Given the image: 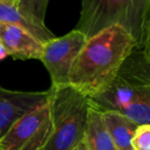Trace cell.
Masks as SVG:
<instances>
[{"label":"cell","mask_w":150,"mask_h":150,"mask_svg":"<svg viewBox=\"0 0 150 150\" xmlns=\"http://www.w3.org/2000/svg\"><path fill=\"white\" fill-rule=\"evenodd\" d=\"M135 39L119 26H112L86 40L75 60L69 84L90 98L103 91L136 47Z\"/></svg>","instance_id":"1"},{"label":"cell","mask_w":150,"mask_h":150,"mask_svg":"<svg viewBox=\"0 0 150 150\" xmlns=\"http://www.w3.org/2000/svg\"><path fill=\"white\" fill-rule=\"evenodd\" d=\"M91 105L113 111L140 125H150V48L136 46L111 82L95 96Z\"/></svg>","instance_id":"2"},{"label":"cell","mask_w":150,"mask_h":150,"mask_svg":"<svg viewBox=\"0 0 150 150\" xmlns=\"http://www.w3.org/2000/svg\"><path fill=\"white\" fill-rule=\"evenodd\" d=\"M112 26L125 29L138 46L150 48V0H81L75 29L88 39Z\"/></svg>","instance_id":"3"},{"label":"cell","mask_w":150,"mask_h":150,"mask_svg":"<svg viewBox=\"0 0 150 150\" xmlns=\"http://www.w3.org/2000/svg\"><path fill=\"white\" fill-rule=\"evenodd\" d=\"M50 136L43 150H72L84 139L90 98L70 84L50 86Z\"/></svg>","instance_id":"4"},{"label":"cell","mask_w":150,"mask_h":150,"mask_svg":"<svg viewBox=\"0 0 150 150\" xmlns=\"http://www.w3.org/2000/svg\"><path fill=\"white\" fill-rule=\"evenodd\" d=\"M47 101L21 116L0 139V150H43L50 136Z\"/></svg>","instance_id":"5"},{"label":"cell","mask_w":150,"mask_h":150,"mask_svg":"<svg viewBox=\"0 0 150 150\" xmlns=\"http://www.w3.org/2000/svg\"><path fill=\"white\" fill-rule=\"evenodd\" d=\"M86 40L82 32L74 29L43 44L40 61L50 74L52 86L69 84L71 69Z\"/></svg>","instance_id":"6"},{"label":"cell","mask_w":150,"mask_h":150,"mask_svg":"<svg viewBox=\"0 0 150 150\" xmlns=\"http://www.w3.org/2000/svg\"><path fill=\"white\" fill-rule=\"evenodd\" d=\"M48 92H23L0 86V139L21 116L47 101Z\"/></svg>","instance_id":"7"},{"label":"cell","mask_w":150,"mask_h":150,"mask_svg":"<svg viewBox=\"0 0 150 150\" xmlns=\"http://www.w3.org/2000/svg\"><path fill=\"white\" fill-rule=\"evenodd\" d=\"M0 42L8 56L21 60H40L43 42L19 26L0 23Z\"/></svg>","instance_id":"8"},{"label":"cell","mask_w":150,"mask_h":150,"mask_svg":"<svg viewBox=\"0 0 150 150\" xmlns=\"http://www.w3.org/2000/svg\"><path fill=\"white\" fill-rule=\"evenodd\" d=\"M102 116L105 127L117 150H133L132 139L138 127L137 123L113 111L102 112Z\"/></svg>","instance_id":"9"},{"label":"cell","mask_w":150,"mask_h":150,"mask_svg":"<svg viewBox=\"0 0 150 150\" xmlns=\"http://www.w3.org/2000/svg\"><path fill=\"white\" fill-rule=\"evenodd\" d=\"M84 139L90 150H117L103 120L102 112L91 105Z\"/></svg>","instance_id":"10"},{"label":"cell","mask_w":150,"mask_h":150,"mask_svg":"<svg viewBox=\"0 0 150 150\" xmlns=\"http://www.w3.org/2000/svg\"><path fill=\"white\" fill-rule=\"evenodd\" d=\"M0 23L19 26V27L27 30L29 33H31L43 43L56 37L54 34L47 27H39V26L31 23L29 20L24 17L23 13L16 6L3 4V3H0Z\"/></svg>","instance_id":"11"},{"label":"cell","mask_w":150,"mask_h":150,"mask_svg":"<svg viewBox=\"0 0 150 150\" xmlns=\"http://www.w3.org/2000/svg\"><path fill=\"white\" fill-rule=\"evenodd\" d=\"M50 0H19L17 8L31 23L45 28V15Z\"/></svg>","instance_id":"12"},{"label":"cell","mask_w":150,"mask_h":150,"mask_svg":"<svg viewBox=\"0 0 150 150\" xmlns=\"http://www.w3.org/2000/svg\"><path fill=\"white\" fill-rule=\"evenodd\" d=\"M133 150H150V125L137 127L132 139Z\"/></svg>","instance_id":"13"},{"label":"cell","mask_w":150,"mask_h":150,"mask_svg":"<svg viewBox=\"0 0 150 150\" xmlns=\"http://www.w3.org/2000/svg\"><path fill=\"white\" fill-rule=\"evenodd\" d=\"M72 150H90L88 147V144H86V139H83L82 141H80L77 145L75 146Z\"/></svg>","instance_id":"14"},{"label":"cell","mask_w":150,"mask_h":150,"mask_svg":"<svg viewBox=\"0 0 150 150\" xmlns=\"http://www.w3.org/2000/svg\"><path fill=\"white\" fill-rule=\"evenodd\" d=\"M7 56H8V54H7L6 50H5V47L2 45V43L0 42V61L4 60Z\"/></svg>","instance_id":"15"},{"label":"cell","mask_w":150,"mask_h":150,"mask_svg":"<svg viewBox=\"0 0 150 150\" xmlns=\"http://www.w3.org/2000/svg\"><path fill=\"white\" fill-rule=\"evenodd\" d=\"M18 2H19V0H0V3L11 5V6H16V7L18 5Z\"/></svg>","instance_id":"16"}]
</instances>
